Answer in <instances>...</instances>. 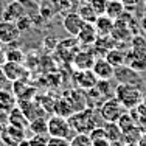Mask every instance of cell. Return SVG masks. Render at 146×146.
Here are the masks:
<instances>
[{"label": "cell", "mask_w": 146, "mask_h": 146, "mask_svg": "<svg viewBox=\"0 0 146 146\" xmlns=\"http://www.w3.org/2000/svg\"><path fill=\"white\" fill-rule=\"evenodd\" d=\"M126 112L124 106L121 104L115 96L106 98L100 106V117L104 123H117L120 117Z\"/></svg>", "instance_id": "obj_3"}, {"label": "cell", "mask_w": 146, "mask_h": 146, "mask_svg": "<svg viewBox=\"0 0 146 146\" xmlns=\"http://www.w3.org/2000/svg\"><path fill=\"white\" fill-rule=\"evenodd\" d=\"M123 146H138L137 143H124Z\"/></svg>", "instance_id": "obj_41"}, {"label": "cell", "mask_w": 146, "mask_h": 146, "mask_svg": "<svg viewBox=\"0 0 146 146\" xmlns=\"http://www.w3.org/2000/svg\"><path fill=\"white\" fill-rule=\"evenodd\" d=\"M8 82H9V79L6 78V75H5V72H3V68L0 67V89H5L6 86H8Z\"/></svg>", "instance_id": "obj_35"}, {"label": "cell", "mask_w": 146, "mask_h": 146, "mask_svg": "<svg viewBox=\"0 0 146 146\" xmlns=\"http://www.w3.org/2000/svg\"><path fill=\"white\" fill-rule=\"evenodd\" d=\"M23 59H25V54H23V51L19 50V48H11V50L6 51V61L8 62H17V64H22Z\"/></svg>", "instance_id": "obj_28"}, {"label": "cell", "mask_w": 146, "mask_h": 146, "mask_svg": "<svg viewBox=\"0 0 146 146\" xmlns=\"http://www.w3.org/2000/svg\"><path fill=\"white\" fill-rule=\"evenodd\" d=\"M40 2H42V0H40Z\"/></svg>", "instance_id": "obj_44"}, {"label": "cell", "mask_w": 146, "mask_h": 146, "mask_svg": "<svg viewBox=\"0 0 146 146\" xmlns=\"http://www.w3.org/2000/svg\"><path fill=\"white\" fill-rule=\"evenodd\" d=\"M113 96L123 104L126 110H131V109H135L140 104L145 95L141 92V87H138V86L118 82V86L113 89Z\"/></svg>", "instance_id": "obj_2"}, {"label": "cell", "mask_w": 146, "mask_h": 146, "mask_svg": "<svg viewBox=\"0 0 146 146\" xmlns=\"http://www.w3.org/2000/svg\"><path fill=\"white\" fill-rule=\"evenodd\" d=\"M98 115L92 107H84L73 112L68 117V123L75 134H90L95 127H98Z\"/></svg>", "instance_id": "obj_1"}, {"label": "cell", "mask_w": 146, "mask_h": 146, "mask_svg": "<svg viewBox=\"0 0 146 146\" xmlns=\"http://www.w3.org/2000/svg\"><path fill=\"white\" fill-rule=\"evenodd\" d=\"M104 58H106L107 61L110 62V65H113V67L126 64V53H123V51L118 50V48H110Z\"/></svg>", "instance_id": "obj_24"}, {"label": "cell", "mask_w": 146, "mask_h": 146, "mask_svg": "<svg viewBox=\"0 0 146 146\" xmlns=\"http://www.w3.org/2000/svg\"><path fill=\"white\" fill-rule=\"evenodd\" d=\"M2 68H3V72H5L6 78L11 82L23 79V75L27 73V68L23 67L22 64H17V62H8L6 61L5 64L2 65Z\"/></svg>", "instance_id": "obj_15"}, {"label": "cell", "mask_w": 146, "mask_h": 146, "mask_svg": "<svg viewBox=\"0 0 146 146\" xmlns=\"http://www.w3.org/2000/svg\"><path fill=\"white\" fill-rule=\"evenodd\" d=\"M126 65L137 72L146 70V51H129L126 53Z\"/></svg>", "instance_id": "obj_14"}, {"label": "cell", "mask_w": 146, "mask_h": 146, "mask_svg": "<svg viewBox=\"0 0 146 146\" xmlns=\"http://www.w3.org/2000/svg\"><path fill=\"white\" fill-rule=\"evenodd\" d=\"M28 129L33 132V134H42V135H47L48 134V123L44 117H39V118H34V120L30 121L28 124Z\"/></svg>", "instance_id": "obj_25"}, {"label": "cell", "mask_w": 146, "mask_h": 146, "mask_svg": "<svg viewBox=\"0 0 146 146\" xmlns=\"http://www.w3.org/2000/svg\"><path fill=\"white\" fill-rule=\"evenodd\" d=\"M132 50L134 51H146V39L143 36L132 37Z\"/></svg>", "instance_id": "obj_31"}, {"label": "cell", "mask_w": 146, "mask_h": 146, "mask_svg": "<svg viewBox=\"0 0 146 146\" xmlns=\"http://www.w3.org/2000/svg\"><path fill=\"white\" fill-rule=\"evenodd\" d=\"M113 70H115V67L110 65V62L106 58H96L92 65V72L95 73L98 79H112Z\"/></svg>", "instance_id": "obj_9"}, {"label": "cell", "mask_w": 146, "mask_h": 146, "mask_svg": "<svg viewBox=\"0 0 146 146\" xmlns=\"http://www.w3.org/2000/svg\"><path fill=\"white\" fill-rule=\"evenodd\" d=\"M95 54L92 53L90 50H81L78 51V53L75 54V58H73V62H75L76 68L78 70H87V68H92L93 62H95Z\"/></svg>", "instance_id": "obj_16"}, {"label": "cell", "mask_w": 146, "mask_h": 146, "mask_svg": "<svg viewBox=\"0 0 146 146\" xmlns=\"http://www.w3.org/2000/svg\"><path fill=\"white\" fill-rule=\"evenodd\" d=\"M141 28H143V30L146 31V14H145L143 19H141Z\"/></svg>", "instance_id": "obj_40"}, {"label": "cell", "mask_w": 146, "mask_h": 146, "mask_svg": "<svg viewBox=\"0 0 146 146\" xmlns=\"http://www.w3.org/2000/svg\"><path fill=\"white\" fill-rule=\"evenodd\" d=\"M92 146H112V141L109 138H98V140H92Z\"/></svg>", "instance_id": "obj_34"}, {"label": "cell", "mask_w": 146, "mask_h": 146, "mask_svg": "<svg viewBox=\"0 0 146 146\" xmlns=\"http://www.w3.org/2000/svg\"><path fill=\"white\" fill-rule=\"evenodd\" d=\"M90 5L93 6V9L96 11L98 16H103L104 11H106V2L107 0H89Z\"/></svg>", "instance_id": "obj_33"}, {"label": "cell", "mask_w": 146, "mask_h": 146, "mask_svg": "<svg viewBox=\"0 0 146 146\" xmlns=\"http://www.w3.org/2000/svg\"><path fill=\"white\" fill-rule=\"evenodd\" d=\"M0 146H6L5 143H3V140H2V138H0Z\"/></svg>", "instance_id": "obj_43"}, {"label": "cell", "mask_w": 146, "mask_h": 146, "mask_svg": "<svg viewBox=\"0 0 146 146\" xmlns=\"http://www.w3.org/2000/svg\"><path fill=\"white\" fill-rule=\"evenodd\" d=\"M6 124H8V113L0 110V131H2Z\"/></svg>", "instance_id": "obj_36"}, {"label": "cell", "mask_w": 146, "mask_h": 146, "mask_svg": "<svg viewBox=\"0 0 146 146\" xmlns=\"http://www.w3.org/2000/svg\"><path fill=\"white\" fill-rule=\"evenodd\" d=\"M16 25H17V28L20 30V33H22V31L30 30L31 27L34 25L33 16H30V14H23L22 17H20V19H17V20H16Z\"/></svg>", "instance_id": "obj_29"}, {"label": "cell", "mask_w": 146, "mask_h": 146, "mask_svg": "<svg viewBox=\"0 0 146 146\" xmlns=\"http://www.w3.org/2000/svg\"><path fill=\"white\" fill-rule=\"evenodd\" d=\"M137 145L138 146H146V131L141 132V135H140V138H138Z\"/></svg>", "instance_id": "obj_38"}, {"label": "cell", "mask_w": 146, "mask_h": 146, "mask_svg": "<svg viewBox=\"0 0 146 146\" xmlns=\"http://www.w3.org/2000/svg\"><path fill=\"white\" fill-rule=\"evenodd\" d=\"M48 145V137L42 134H34L28 140V146H47Z\"/></svg>", "instance_id": "obj_30"}, {"label": "cell", "mask_w": 146, "mask_h": 146, "mask_svg": "<svg viewBox=\"0 0 146 146\" xmlns=\"http://www.w3.org/2000/svg\"><path fill=\"white\" fill-rule=\"evenodd\" d=\"M73 2H78V3H86V2H89V0H73Z\"/></svg>", "instance_id": "obj_42"}, {"label": "cell", "mask_w": 146, "mask_h": 146, "mask_svg": "<svg viewBox=\"0 0 146 146\" xmlns=\"http://www.w3.org/2000/svg\"><path fill=\"white\" fill-rule=\"evenodd\" d=\"M20 37V30L17 28L16 22L2 20L0 22V44L11 45Z\"/></svg>", "instance_id": "obj_7"}, {"label": "cell", "mask_w": 146, "mask_h": 146, "mask_svg": "<svg viewBox=\"0 0 146 146\" xmlns=\"http://www.w3.org/2000/svg\"><path fill=\"white\" fill-rule=\"evenodd\" d=\"M124 11H126V6L120 0H107L106 2V11H104V14L107 17H110V19L117 20Z\"/></svg>", "instance_id": "obj_20"}, {"label": "cell", "mask_w": 146, "mask_h": 146, "mask_svg": "<svg viewBox=\"0 0 146 146\" xmlns=\"http://www.w3.org/2000/svg\"><path fill=\"white\" fill-rule=\"evenodd\" d=\"M121 3H123L126 8H129V6H137V5H140L143 0H120Z\"/></svg>", "instance_id": "obj_37"}, {"label": "cell", "mask_w": 146, "mask_h": 146, "mask_svg": "<svg viewBox=\"0 0 146 146\" xmlns=\"http://www.w3.org/2000/svg\"><path fill=\"white\" fill-rule=\"evenodd\" d=\"M73 81H75V86L82 92H87L90 89L96 87V82H98V78L95 76V73L92 72V68H87V70H78L73 75Z\"/></svg>", "instance_id": "obj_6"}, {"label": "cell", "mask_w": 146, "mask_h": 146, "mask_svg": "<svg viewBox=\"0 0 146 146\" xmlns=\"http://www.w3.org/2000/svg\"><path fill=\"white\" fill-rule=\"evenodd\" d=\"M8 124L16 126V127H19V129H25V127H28L30 120L25 117V113L20 110V107L16 106L14 109L8 113Z\"/></svg>", "instance_id": "obj_18"}, {"label": "cell", "mask_w": 146, "mask_h": 146, "mask_svg": "<svg viewBox=\"0 0 146 146\" xmlns=\"http://www.w3.org/2000/svg\"><path fill=\"white\" fill-rule=\"evenodd\" d=\"M23 14H27L23 5L19 2V0H13L11 3L3 8L2 11V20H9V22H16L17 19H20Z\"/></svg>", "instance_id": "obj_11"}, {"label": "cell", "mask_w": 146, "mask_h": 146, "mask_svg": "<svg viewBox=\"0 0 146 146\" xmlns=\"http://www.w3.org/2000/svg\"><path fill=\"white\" fill-rule=\"evenodd\" d=\"M54 11H56V8H54V5L50 0H42V5L39 6V16L42 17L44 20L51 19L54 14Z\"/></svg>", "instance_id": "obj_26"}, {"label": "cell", "mask_w": 146, "mask_h": 146, "mask_svg": "<svg viewBox=\"0 0 146 146\" xmlns=\"http://www.w3.org/2000/svg\"><path fill=\"white\" fill-rule=\"evenodd\" d=\"M47 146H70V138L48 137V145Z\"/></svg>", "instance_id": "obj_32"}, {"label": "cell", "mask_w": 146, "mask_h": 146, "mask_svg": "<svg viewBox=\"0 0 146 146\" xmlns=\"http://www.w3.org/2000/svg\"><path fill=\"white\" fill-rule=\"evenodd\" d=\"M103 127L106 131L107 138L112 141V146H117L118 143H123V134H121V129L117 123H106Z\"/></svg>", "instance_id": "obj_22"}, {"label": "cell", "mask_w": 146, "mask_h": 146, "mask_svg": "<svg viewBox=\"0 0 146 146\" xmlns=\"http://www.w3.org/2000/svg\"><path fill=\"white\" fill-rule=\"evenodd\" d=\"M2 140L6 146H17L22 140H25L23 129H19V127L11 126V124H6L2 129Z\"/></svg>", "instance_id": "obj_10"}, {"label": "cell", "mask_w": 146, "mask_h": 146, "mask_svg": "<svg viewBox=\"0 0 146 146\" xmlns=\"http://www.w3.org/2000/svg\"><path fill=\"white\" fill-rule=\"evenodd\" d=\"M113 78L117 79L118 82H123V84H134L141 87L143 86V79L140 76V72L131 68L129 65L123 64V65H118L113 70Z\"/></svg>", "instance_id": "obj_5"}, {"label": "cell", "mask_w": 146, "mask_h": 146, "mask_svg": "<svg viewBox=\"0 0 146 146\" xmlns=\"http://www.w3.org/2000/svg\"><path fill=\"white\" fill-rule=\"evenodd\" d=\"M70 146H92V138L89 134H73Z\"/></svg>", "instance_id": "obj_27"}, {"label": "cell", "mask_w": 146, "mask_h": 146, "mask_svg": "<svg viewBox=\"0 0 146 146\" xmlns=\"http://www.w3.org/2000/svg\"><path fill=\"white\" fill-rule=\"evenodd\" d=\"M17 106V98L13 92L6 89H0V110L9 113Z\"/></svg>", "instance_id": "obj_19"}, {"label": "cell", "mask_w": 146, "mask_h": 146, "mask_svg": "<svg viewBox=\"0 0 146 146\" xmlns=\"http://www.w3.org/2000/svg\"><path fill=\"white\" fill-rule=\"evenodd\" d=\"M84 23L86 22L81 19V16H79L76 11L67 13V14L64 16V19H62V27H64V30L67 31L70 36H73V37L78 36V33L81 31V28H82Z\"/></svg>", "instance_id": "obj_8"}, {"label": "cell", "mask_w": 146, "mask_h": 146, "mask_svg": "<svg viewBox=\"0 0 146 146\" xmlns=\"http://www.w3.org/2000/svg\"><path fill=\"white\" fill-rule=\"evenodd\" d=\"M0 45H2V44H0ZM5 62H6V51L0 47V67H2Z\"/></svg>", "instance_id": "obj_39"}, {"label": "cell", "mask_w": 146, "mask_h": 146, "mask_svg": "<svg viewBox=\"0 0 146 146\" xmlns=\"http://www.w3.org/2000/svg\"><path fill=\"white\" fill-rule=\"evenodd\" d=\"M13 93L16 95L17 101H22V100H33L34 93H36V89L33 86L23 82V79H19V81L13 82Z\"/></svg>", "instance_id": "obj_13"}, {"label": "cell", "mask_w": 146, "mask_h": 146, "mask_svg": "<svg viewBox=\"0 0 146 146\" xmlns=\"http://www.w3.org/2000/svg\"><path fill=\"white\" fill-rule=\"evenodd\" d=\"M78 13L79 16H81V19L84 20V22L87 23H95L96 17H98V14H96V11L93 9V6L90 5V2H86V3H79L78 6Z\"/></svg>", "instance_id": "obj_23"}, {"label": "cell", "mask_w": 146, "mask_h": 146, "mask_svg": "<svg viewBox=\"0 0 146 146\" xmlns=\"http://www.w3.org/2000/svg\"><path fill=\"white\" fill-rule=\"evenodd\" d=\"M76 37H78V42L81 45H86V47L93 45L96 42V39H98V33H96L95 25H93V23H87V22H86Z\"/></svg>", "instance_id": "obj_12"}, {"label": "cell", "mask_w": 146, "mask_h": 146, "mask_svg": "<svg viewBox=\"0 0 146 146\" xmlns=\"http://www.w3.org/2000/svg\"><path fill=\"white\" fill-rule=\"evenodd\" d=\"M73 112H76V109L73 107V104L70 103L68 98H62V100H56L54 103V112L56 115H61L64 118H68Z\"/></svg>", "instance_id": "obj_21"}, {"label": "cell", "mask_w": 146, "mask_h": 146, "mask_svg": "<svg viewBox=\"0 0 146 146\" xmlns=\"http://www.w3.org/2000/svg\"><path fill=\"white\" fill-rule=\"evenodd\" d=\"M113 23H115V20L107 17L106 14H103V16L96 17L93 25H95V28H96L98 36H110V34H112V30H113Z\"/></svg>", "instance_id": "obj_17"}, {"label": "cell", "mask_w": 146, "mask_h": 146, "mask_svg": "<svg viewBox=\"0 0 146 146\" xmlns=\"http://www.w3.org/2000/svg\"><path fill=\"white\" fill-rule=\"evenodd\" d=\"M47 123H48V135L50 137H62V138L73 137V129L68 123V118L53 113L47 120Z\"/></svg>", "instance_id": "obj_4"}]
</instances>
